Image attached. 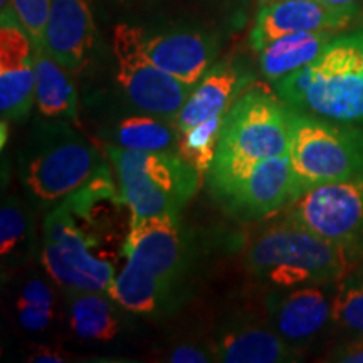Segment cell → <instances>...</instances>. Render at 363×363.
Here are the masks:
<instances>
[{
  "instance_id": "1",
  "label": "cell",
  "mask_w": 363,
  "mask_h": 363,
  "mask_svg": "<svg viewBox=\"0 0 363 363\" xmlns=\"http://www.w3.org/2000/svg\"><path fill=\"white\" fill-rule=\"evenodd\" d=\"M274 84L293 110L363 126V29L337 35L315 61Z\"/></svg>"
},
{
  "instance_id": "2",
  "label": "cell",
  "mask_w": 363,
  "mask_h": 363,
  "mask_svg": "<svg viewBox=\"0 0 363 363\" xmlns=\"http://www.w3.org/2000/svg\"><path fill=\"white\" fill-rule=\"evenodd\" d=\"M289 136L288 106L266 91L247 88L224 118L219 147L207 174L214 192L229 187L254 163L288 155Z\"/></svg>"
},
{
  "instance_id": "10",
  "label": "cell",
  "mask_w": 363,
  "mask_h": 363,
  "mask_svg": "<svg viewBox=\"0 0 363 363\" xmlns=\"http://www.w3.org/2000/svg\"><path fill=\"white\" fill-rule=\"evenodd\" d=\"M121 249L126 261L170 289H175L187 267V242L177 214L130 219Z\"/></svg>"
},
{
  "instance_id": "25",
  "label": "cell",
  "mask_w": 363,
  "mask_h": 363,
  "mask_svg": "<svg viewBox=\"0 0 363 363\" xmlns=\"http://www.w3.org/2000/svg\"><path fill=\"white\" fill-rule=\"evenodd\" d=\"M225 115L211 118L180 133L179 153L203 179L211 170L217 147H219L222 125Z\"/></svg>"
},
{
  "instance_id": "18",
  "label": "cell",
  "mask_w": 363,
  "mask_h": 363,
  "mask_svg": "<svg viewBox=\"0 0 363 363\" xmlns=\"http://www.w3.org/2000/svg\"><path fill=\"white\" fill-rule=\"evenodd\" d=\"M217 362L224 363H289L299 360L296 347L278 331L252 323L224 328L212 348Z\"/></svg>"
},
{
  "instance_id": "9",
  "label": "cell",
  "mask_w": 363,
  "mask_h": 363,
  "mask_svg": "<svg viewBox=\"0 0 363 363\" xmlns=\"http://www.w3.org/2000/svg\"><path fill=\"white\" fill-rule=\"evenodd\" d=\"M284 219L360 256L363 252V175L306 190L286 207Z\"/></svg>"
},
{
  "instance_id": "26",
  "label": "cell",
  "mask_w": 363,
  "mask_h": 363,
  "mask_svg": "<svg viewBox=\"0 0 363 363\" xmlns=\"http://www.w3.org/2000/svg\"><path fill=\"white\" fill-rule=\"evenodd\" d=\"M333 321L363 337V271H350L335 283Z\"/></svg>"
},
{
  "instance_id": "17",
  "label": "cell",
  "mask_w": 363,
  "mask_h": 363,
  "mask_svg": "<svg viewBox=\"0 0 363 363\" xmlns=\"http://www.w3.org/2000/svg\"><path fill=\"white\" fill-rule=\"evenodd\" d=\"M251 83L252 76L240 71L233 62L225 61L212 66L194 86L189 99L175 118L179 133H184L214 116L227 115L235 99Z\"/></svg>"
},
{
  "instance_id": "32",
  "label": "cell",
  "mask_w": 363,
  "mask_h": 363,
  "mask_svg": "<svg viewBox=\"0 0 363 363\" xmlns=\"http://www.w3.org/2000/svg\"><path fill=\"white\" fill-rule=\"evenodd\" d=\"M320 2L328 4V6H335V7H347V6H355L358 0H320Z\"/></svg>"
},
{
  "instance_id": "21",
  "label": "cell",
  "mask_w": 363,
  "mask_h": 363,
  "mask_svg": "<svg viewBox=\"0 0 363 363\" xmlns=\"http://www.w3.org/2000/svg\"><path fill=\"white\" fill-rule=\"evenodd\" d=\"M113 301L136 315H157L167 310L174 298V289L155 276L126 261L108 289Z\"/></svg>"
},
{
  "instance_id": "22",
  "label": "cell",
  "mask_w": 363,
  "mask_h": 363,
  "mask_svg": "<svg viewBox=\"0 0 363 363\" xmlns=\"http://www.w3.org/2000/svg\"><path fill=\"white\" fill-rule=\"evenodd\" d=\"M69 325L84 340L110 342L120 333V320L113 298L101 291H67Z\"/></svg>"
},
{
  "instance_id": "20",
  "label": "cell",
  "mask_w": 363,
  "mask_h": 363,
  "mask_svg": "<svg viewBox=\"0 0 363 363\" xmlns=\"http://www.w3.org/2000/svg\"><path fill=\"white\" fill-rule=\"evenodd\" d=\"M35 49V104L45 118H66L79 123L78 89L72 72L59 65L45 48Z\"/></svg>"
},
{
  "instance_id": "12",
  "label": "cell",
  "mask_w": 363,
  "mask_h": 363,
  "mask_svg": "<svg viewBox=\"0 0 363 363\" xmlns=\"http://www.w3.org/2000/svg\"><path fill=\"white\" fill-rule=\"evenodd\" d=\"M217 195L227 202L238 216L262 219L286 208L299 197L289 155L264 158L254 163Z\"/></svg>"
},
{
  "instance_id": "33",
  "label": "cell",
  "mask_w": 363,
  "mask_h": 363,
  "mask_svg": "<svg viewBox=\"0 0 363 363\" xmlns=\"http://www.w3.org/2000/svg\"><path fill=\"white\" fill-rule=\"evenodd\" d=\"M9 6H11V0H0V7L6 9V7H9Z\"/></svg>"
},
{
  "instance_id": "3",
  "label": "cell",
  "mask_w": 363,
  "mask_h": 363,
  "mask_svg": "<svg viewBox=\"0 0 363 363\" xmlns=\"http://www.w3.org/2000/svg\"><path fill=\"white\" fill-rule=\"evenodd\" d=\"M357 254L289 220L267 227L247 249L246 266L274 288L337 283L353 269Z\"/></svg>"
},
{
  "instance_id": "7",
  "label": "cell",
  "mask_w": 363,
  "mask_h": 363,
  "mask_svg": "<svg viewBox=\"0 0 363 363\" xmlns=\"http://www.w3.org/2000/svg\"><path fill=\"white\" fill-rule=\"evenodd\" d=\"M101 238L65 202L45 216L43 262L66 291L108 293L115 279V266L94 252Z\"/></svg>"
},
{
  "instance_id": "23",
  "label": "cell",
  "mask_w": 363,
  "mask_h": 363,
  "mask_svg": "<svg viewBox=\"0 0 363 363\" xmlns=\"http://www.w3.org/2000/svg\"><path fill=\"white\" fill-rule=\"evenodd\" d=\"M115 145L140 152H174L179 153L180 133L177 126L152 115H135L123 118L113 130Z\"/></svg>"
},
{
  "instance_id": "13",
  "label": "cell",
  "mask_w": 363,
  "mask_h": 363,
  "mask_svg": "<svg viewBox=\"0 0 363 363\" xmlns=\"http://www.w3.org/2000/svg\"><path fill=\"white\" fill-rule=\"evenodd\" d=\"M357 6L335 7L320 0H267L262 2L251 33V45L259 52L271 40L286 34L338 30L352 24Z\"/></svg>"
},
{
  "instance_id": "16",
  "label": "cell",
  "mask_w": 363,
  "mask_h": 363,
  "mask_svg": "<svg viewBox=\"0 0 363 363\" xmlns=\"http://www.w3.org/2000/svg\"><path fill=\"white\" fill-rule=\"evenodd\" d=\"M145 51L155 65L182 83L195 86L211 69L217 44L211 35L179 30L145 38Z\"/></svg>"
},
{
  "instance_id": "5",
  "label": "cell",
  "mask_w": 363,
  "mask_h": 363,
  "mask_svg": "<svg viewBox=\"0 0 363 363\" xmlns=\"http://www.w3.org/2000/svg\"><path fill=\"white\" fill-rule=\"evenodd\" d=\"M21 179L30 197L43 203L62 202L98 174V152L69 125H40L19 155Z\"/></svg>"
},
{
  "instance_id": "6",
  "label": "cell",
  "mask_w": 363,
  "mask_h": 363,
  "mask_svg": "<svg viewBox=\"0 0 363 363\" xmlns=\"http://www.w3.org/2000/svg\"><path fill=\"white\" fill-rule=\"evenodd\" d=\"M289 162L299 195L316 185L363 175V128L328 121L288 106Z\"/></svg>"
},
{
  "instance_id": "34",
  "label": "cell",
  "mask_w": 363,
  "mask_h": 363,
  "mask_svg": "<svg viewBox=\"0 0 363 363\" xmlns=\"http://www.w3.org/2000/svg\"><path fill=\"white\" fill-rule=\"evenodd\" d=\"M264 2H267V0H264Z\"/></svg>"
},
{
  "instance_id": "27",
  "label": "cell",
  "mask_w": 363,
  "mask_h": 363,
  "mask_svg": "<svg viewBox=\"0 0 363 363\" xmlns=\"http://www.w3.org/2000/svg\"><path fill=\"white\" fill-rule=\"evenodd\" d=\"M54 299L49 286L40 279L27 281L17 298V318L27 331H43L51 325Z\"/></svg>"
},
{
  "instance_id": "30",
  "label": "cell",
  "mask_w": 363,
  "mask_h": 363,
  "mask_svg": "<svg viewBox=\"0 0 363 363\" xmlns=\"http://www.w3.org/2000/svg\"><path fill=\"white\" fill-rule=\"evenodd\" d=\"M328 360L340 363H363V337L358 342L342 345L331 353Z\"/></svg>"
},
{
  "instance_id": "28",
  "label": "cell",
  "mask_w": 363,
  "mask_h": 363,
  "mask_svg": "<svg viewBox=\"0 0 363 363\" xmlns=\"http://www.w3.org/2000/svg\"><path fill=\"white\" fill-rule=\"evenodd\" d=\"M11 7L34 43V48H44L51 0H11Z\"/></svg>"
},
{
  "instance_id": "24",
  "label": "cell",
  "mask_w": 363,
  "mask_h": 363,
  "mask_svg": "<svg viewBox=\"0 0 363 363\" xmlns=\"http://www.w3.org/2000/svg\"><path fill=\"white\" fill-rule=\"evenodd\" d=\"M33 225L22 203L6 197L0 208V256L7 267L19 266L33 251Z\"/></svg>"
},
{
  "instance_id": "29",
  "label": "cell",
  "mask_w": 363,
  "mask_h": 363,
  "mask_svg": "<svg viewBox=\"0 0 363 363\" xmlns=\"http://www.w3.org/2000/svg\"><path fill=\"white\" fill-rule=\"evenodd\" d=\"M212 357H214V353L202 350L197 345L182 343L169 353L167 360L172 363H207L216 360V358Z\"/></svg>"
},
{
  "instance_id": "31",
  "label": "cell",
  "mask_w": 363,
  "mask_h": 363,
  "mask_svg": "<svg viewBox=\"0 0 363 363\" xmlns=\"http://www.w3.org/2000/svg\"><path fill=\"white\" fill-rule=\"evenodd\" d=\"M29 362H48V363H59V362H67L66 353L62 350H57V348H51V347H45V345H38L34 348L33 353H30Z\"/></svg>"
},
{
  "instance_id": "19",
  "label": "cell",
  "mask_w": 363,
  "mask_h": 363,
  "mask_svg": "<svg viewBox=\"0 0 363 363\" xmlns=\"http://www.w3.org/2000/svg\"><path fill=\"white\" fill-rule=\"evenodd\" d=\"M335 30L286 34L271 40L259 51V67L266 79L276 81L293 74L315 61L337 35Z\"/></svg>"
},
{
  "instance_id": "15",
  "label": "cell",
  "mask_w": 363,
  "mask_h": 363,
  "mask_svg": "<svg viewBox=\"0 0 363 363\" xmlns=\"http://www.w3.org/2000/svg\"><path fill=\"white\" fill-rule=\"evenodd\" d=\"M94 34V19L86 0H51L44 48L72 74L89 65Z\"/></svg>"
},
{
  "instance_id": "4",
  "label": "cell",
  "mask_w": 363,
  "mask_h": 363,
  "mask_svg": "<svg viewBox=\"0 0 363 363\" xmlns=\"http://www.w3.org/2000/svg\"><path fill=\"white\" fill-rule=\"evenodd\" d=\"M108 157L116 169L130 219L179 216L201 189V174L180 153L140 152L110 145Z\"/></svg>"
},
{
  "instance_id": "14",
  "label": "cell",
  "mask_w": 363,
  "mask_h": 363,
  "mask_svg": "<svg viewBox=\"0 0 363 363\" xmlns=\"http://www.w3.org/2000/svg\"><path fill=\"white\" fill-rule=\"evenodd\" d=\"M333 284L276 288L266 299L272 330L294 347L316 338L333 321Z\"/></svg>"
},
{
  "instance_id": "8",
  "label": "cell",
  "mask_w": 363,
  "mask_h": 363,
  "mask_svg": "<svg viewBox=\"0 0 363 363\" xmlns=\"http://www.w3.org/2000/svg\"><path fill=\"white\" fill-rule=\"evenodd\" d=\"M143 29L118 24L113 30V54L116 59V81L138 111L175 120L194 86L175 79L160 69L145 51Z\"/></svg>"
},
{
  "instance_id": "11",
  "label": "cell",
  "mask_w": 363,
  "mask_h": 363,
  "mask_svg": "<svg viewBox=\"0 0 363 363\" xmlns=\"http://www.w3.org/2000/svg\"><path fill=\"white\" fill-rule=\"evenodd\" d=\"M35 103V49L12 7L0 16V113L22 121Z\"/></svg>"
}]
</instances>
